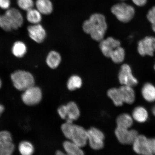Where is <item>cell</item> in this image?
I'll use <instances>...</instances> for the list:
<instances>
[{
    "label": "cell",
    "mask_w": 155,
    "mask_h": 155,
    "mask_svg": "<svg viewBox=\"0 0 155 155\" xmlns=\"http://www.w3.org/2000/svg\"><path fill=\"white\" fill-rule=\"evenodd\" d=\"M107 28L105 17L100 13L92 15L83 25L84 31L90 35L93 40L98 42L104 39Z\"/></svg>",
    "instance_id": "6da1fadb"
},
{
    "label": "cell",
    "mask_w": 155,
    "mask_h": 155,
    "mask_svg": "<svg viewBox=\"0 0 155 155\" xmlns=\"http://www.w3.org/2000/svg\"><path fill=\"white\" fill-rule=\"evenodd\" d=\"M24 24V18L20 12L15 8L7 9L0 15V28L5 31L17 30Z\"/></svg>",
    "instance_id": "7a4b0ae2"
},
{
    "label": "cell",
    "mask_w": 155,
    "mask_h": 155,
    "mask_svg": "<svg viewBox=\"0 0 155 155\" xmlns=\"http://www.w3.org/2000/svg\"><path fill=\"white\" fill-rule=\"evenodd\" d=\"M11 78L13 86L17 90L25 91L34 86V78L28 71L18 70L12 74Z\"/></svg>",
    "instance_id": "3957f363"
},
{
    "label": "cell",
    "mask_w": 155,
    "mask_h": 155,
    "mask_svg": "<svg viewBox=\"0 0 155 155\" xmlns=\"http://www.w3.org/2000/svg\"><path fill=\"white\" fill-rule=\"evenodd\" d=\"M111 11L116 18L123 23L130 22L135 14L134 8L125 3H118L114 5Z\"/></svg>",
    "instance_id": "277c9868"
},
{
    "label": "cell",
    "mask_w": 155,
    "mask_h": 155,
    "mask_svg": "<svg viewBox=\"0 0 155 155\" xmlns=\"http://www.w3.org/2000/svg\"><path fill=\"white\" fill-rule=\"evenodd\" d=\"M42 98V93L39 87L34 86L24 91L21 96L23 102L26 105L34 106L39 103Z\"/></svg>",
    "instance_id": "5b68a950"
},
{
    "label": "cell",
    "mask_w": 155,
    "mask_h": 155,
    "mask_svg": "<svg viewBox=\"0 0 155 155\" xmlns=\"http://www.w3.org/2000/svg\"><path fill=\"white\" fill-rule=\"evenodd\" d=\"M88 142L93 150H98L103 148L105 136L103 133L100 130L94 127H92L87 130Z\"/></svg>",
    "instance_id": "8992f818"
},
{
    "label": "cell",
    "mask_w": 155,
    "mask_h": 155,
    "mask_svg": "<svg viewBox=\"0 0 155 155\" xmlns=\"http://www.w3.org/2000/svg\"><path fill=\"white\" fill-rule=\"evenodd\" d=\"M115 135L119 142L125 145L132 144L138 136V133L134 129L117 127L115 130Z\"/></svg>",
    "instance_id": "52a82bcc"
},
{
    "label": "cell",
    "mask_w": 155,
    "mask_h": 155,
    "mask_svg": "<svg viewBox=\"0 0 155 155\" xmlns=\"http://www.w3.org/2000/svg\"><path fill=\"white\" fill-rule=\"evenodd\" d=\"M134 152L137 154L150 155L153 154L151 148L150 139L144 135H138L132 144Z\"/></svg>",
    "instance_id": "ba28073f"
},
{
    "label": "cell",
    "mask_w": 155,
    "mask_h": 155,
    "mask_svg": "<svg viewBox=\"0 0 155 155\" xmlns=\"http://www.w3.org/2000/svg\"><path fill=\"white\" fill-rule=\"evenodd\" d=\"M15 149L11 134L6 130L0 131V155L12 154Z\"/></svg>",
    "instance_id": "9c48e42d"
},
{
    "label": "cell",
    "mask_w": 155,
    "mask_h": 155,
    "mask_svg": "<svg viewBox=\"0 0 155 155\" xmlns=\"http://www.w3.org/2000/svg\"><path fill=\"white\" fill-rule=\"evenodd\" d=\"M118 79L122 85L133 87L138 84V81L134 76L130 66L127 64L121 66L118 75Z\"/></svg>",
    "instance_id": "30bf717a"
},
{
    "label": "cell",
    "mask_w": 155,
    "mask_h": 155,
    "mask_svg": "<svg viewBox=\"0 0 155 155\" xmlns=\"http://www.w3.org/2000/svg\"><path fill=\"white\" fill-rule=\"evenodd\" d=\"M70 140L81 148L84 147L88 142L87 130L81 126L73 124Z\"/></svg>",
    "instance_id": "8fae6325"
},
{
    "label": "cell",
    "mask_w": 155,
    "mask_h": 155,
    "mask_svg": "<svg viewBox=\"0 0 155 155\" xmlns=\"http://www.w3.org/2000/svg\"><path fill=\"white\" fill-rule=\"evenodd\" d=\"M137 51L142 57L153 56L155 52V37L152 36H146L139 41Z\"/></svg>",
    "instance_id": "7c38bea8"
},
{
    "label": "cell",
    "mask_w": 155,
    "mask_h": 155,
    "mask_svg": "<svg viewBox=\"0 0 155 155\" xmlns=\"http://www.w3.org/2000/svg\"><path fill=\"white\" fill-rule=\"evenodd\" d=\"M27 30L29 37L36 43H41L45 40L46 30L40 24L30 25L28 27Z\"/></svg>",
    "instance_id": "4fadbf2b"
},
{
    "label": "cell",
    "mask_w": 155,
    "mask_h": 155,
    "mask_svg": "<svg viewBox=\"0 0 155 155\" xmlns=\"http://www.w3.org/2000/svg\"><path fill=\"white\" fill-rule=\"evenodd\" d=\"M120 46L119 41L112 37L103 39L100 42L99 45L102 54L107 58H109L110 54L114 50Z\"/></svg>",
    "instance_id": "5bb4252c"
},
{
    "label": "cell",
    "mask_w": 155,
    "mask_h": 155,
    "mask_svg": "<svg viewBox=\"0 0 155 155\" xmlns=\"http://www.w3.org/2000/svg\"><path fill=\"white\" fill-rule=\"evenodd\" d=\"M67 118L66 120L73 123L80 117V111L78 106L74 102H70L66 104Z\"/></svg>",
    "instance_id": "9a60e30c"
},
{
    "label": "cell",
    "mask_w": 155,
    "mask_h": 155,
    "mask_svg": "<svg viewBox=\"0 0 155 155\" xmlns=\"http://www.w3.org/2000/svg\"><path fill=\"white\" fill-rule=\"evenodd\" d=\"M119 88L124 103L129 104H133L135 98V93L133 87L127 85H122Z\"/></svg>",
    "instance_id": "2e32d148"
},
{
    "label": "cell",
    "mask_w": 155,
    "mask_h": 155,
    "mask_svg": "<svg viewBox=\"0 0 155 155\" xmlns=\"http://www.w3.org/2000/svg\"><path fill=\"white\" fill-rule=\"evenodd\" d=\"M64 150L69 155H82L84 152L82 148L71 140L65 141L63 143Z\"/></svg>",
    "instance_id": "e0dca14e"
},
{
    "label": "cell",
    "mask_w": 155,
    "mask_h": 155,
    "mask_svg": "<svg viewBox=\"0 0 155 155\" xmlns=\"http://www.w3.org/2000/svg\"><path fill=\"white\" fill-rule=\"evenodd\" d=\"M61 61L60 54L55 51L49 52L46 58V63L48 66L52 69L57 68L60 65Z\"/></svg>",
    "instance_id": "ac0fdd59"
},
{
    "label": "cell",
    "mask_w": 155,
    "mask_h": 155,
    "mask_svg": "<svg viewBox=\"0 0 155 155\" xmlns=\"http://www.w3.org/2000/svg\"><path fill=\"white\" fill-rule=\"evenodd\" d=\"M35 5L36 9L42 15H49L53 11V4L50 0H37Z\"/></svg>",
    "instance_id": "d6986e66"
},
{
    "label": "cell",
    "mask_w": 155,
    "mask_h": 155,
    "mask_svg": "<svg viewBox=\"0 0 155 155\" xmlns=\"http://www.w3.org/2000/svg\"><path fill=\"white\" fill-rule=\"evenodd\" d=\"M141 94L145 100L149 102L155 101V87L150 83H146L143 86Z\"/></svg>",
    "instance_id": "ffe728a7"
},
{
    "label": "cell",
    "mask_w": 155,
    "mask_h": 155,
    "mask_svg": "<svg viewBox=\"0 0 155 155\" xmlns=\"http://www.w3.org/2000/svg\"><path fill=\"white\" fill-rule=\"evenodd\" d=\"M107 94L116 106H121L123 105L124 102L119 88H113L109 89L107 91Z\"/></svg>",
    "instance_id": "44dd1931"
},
{
    "label": "cell",
    "mask_w": 155,
    "mask_h": 155,
    "mask_svg": "<svg viewBox=\"0 0 155 155\" xmlns=\"http://www.w3.org/2000/svg\"><path fill=\"white\" fill-rule=\"evenodd\" d=\"M117 127L129 129L133 123V118L127 114L119 115L116 120Z\"/></svg>",
    "instance_id": "7402d4cb"
},
{
    "label": "cell",
    "mask_w": 155,
    "mask_h": 155,
    "mask_svg": "<svg viewBox=\"0 0 155 155\" xmlns=\"http://www.w3.org/2000/svg\"><path fill=\"white\" fill-rule=\"evenodd\" d=\"M147 110L142 107L138 106L134 110L132 113L133 119L140 123H144L148 118Z\"/></svg>",
    "instance_id": "603a6c76"
},
{
    "label": "cell",
    "mask_w": 155,
    "mask_h": 155,
    "mask_svg": "<svg viewBox=\"0 0 155 155\" xmlns=\"http://www.w3.org/2000/svg\"><path fill=\"white\" fill-rule=\"evenodd\" d=\"M27 51L26 45L24 42L17 41L15 42L12 48V52L15 57L21 58L24 57Z\"/></svg>",
    "instance_id": "cb8c5ba5"
},
{
    "label": "cell",
    "mask_w": 155,
    "mask_h": 155,
    "mask_svg": "<svg viewBox=\"0 0 155 155\" xmlns=\"http://www.w3.org/2000/svg\"><path fill=\"white\" fill-rule=\"evenodd\" d=\"M26 18L31 24H40L42 20V14L37 9L32 8L27 11Z\"/></svg>",
    "instance_id": "d4e9b609"
},
{
    "label": "cell",
    "mask_w": 155,
    "mask_h": 155,
    "mask_svg": "<svg viewBox=\"0 0 155 155\" xmlns=\"http://www.w3.org/2000/svg\"><path fill=\"white\" fill-rule=\"evenodd\" d=\"M125 50L120 46L111 52L109 58H111L114 63L119 64L123 62L125 59Z\"/></svg>",
    "instance_id": "484cf974"
},
{
    "label": "cell",
    "mask_w": 155,
    "mask_h": 155,
    "mask_svg": "<svg viewBox=\"0 0 155 155\" xmlns=\"http://www.w3.org/2000/svg\"><path fill=\"white\" fill-rule=\"evenodd\" d=\"M82 84V81L81 78L77 75H73L68 80L67 87L69 90L73 91L80 88Z\"/></svg>",
    "instance_id": "4316f807"
},
{
    "label": "cell",
    "mask_w": 155,
    "mask_h": 155,
    "mask_svg": "<svg viewBox=\"0 0 155 155\" xmlns=\"http://www.w3.org/2000/svg\"><path fill=\"white\" fill-rule=\"evenodd\" d=\"M18 149L19 152L23 155H31L34 152L33 145L29 141H24L20 143Z\"/></svg>",
    "instance_id": "83f0119b"
},
{
    "label": "cell",
    "mask_w": 155,
    "mask_h": 155,
    "mask_svg": "<svg viewBox=\"0 0 155 155\" xmlns=\"http://www.w3.org/2000/svg\"><path fill=\"white\" fill-rule=\"evenodd\" d=\"M17 2L21 9L26 11L33 8L34 5L33 0H17Z\"/></svg>",
    "instance_id": "f1b7e54d"
},
{
    "label": "cell",
    "mask_w": 155,
    "mask_h": 155,
    "mask_svg": "<svg viewBox=\"0 0 155 155\" xmlns=\"http://www.w3.org/2000/svg\"><path fill=\"white\" fill-rule=\"evenodd\" d=\"M73 123L66 122L61 126L62 131L65 137L68 140H70L71 129H72Z\"/></svg>",
    "instance_id": "f546056e"
},
{
    "label": "cell",
    "mask_w": 155,
    "mask_h": 155,
    "mask_svg": "<svg viewBox=\"0 0 155 155\" xmlns=\"http://www.w3.org/2000/svg\"><path fill=\"white\" fill-rule=\"evenodd\" d=\"M147 16V19L152 25L153 31L155 32V6L150 10Z\"/></svg>",
    "instance_id": "4dcf8cb0"
},
{
    "label": "cell",
    "mask_w": 155,
    "mask_h": 155,
    "mask_svg": "<svg viewBox=\"0 0 155 155\" xmlns=\"http://www.w3.org/2000/svg\"><path fill=\"white\" fill-rule=\"evenodd\" d=\"M58 114L61 119L66 120L67 118V112L66 105L60 106L58 109Z\"/></svg>",
    "instance_id": "1f68e13d"
},
{
    "label": "cell",
    "mask_w": 155,
    "mask_h": 155,
    "mask_svg": "<svg viewBox=\"0 0 155 155\" xmlns=\"http://www.w3.org/2000/svg\"><path fill=\"white\" fill-rule=\"evenodd\" d=\"M11 5V2L10 0H0V8L4 10L10 8Z\"/></svg>",
    "instance_id": "d6a6232c"
},
{
    "label": "cell",
    "mask_w": 155,
    "mask_h": 155,
    "mask_svg": "<svg viewBox=\"0 0 155 155\" xmlns=\"http://www.w3.org/2000/svg\"><path fill=\"white\" fill-rule=\"evenodd\" d=\"M134 3L137 6H144L146 4L147 0H132Z\"/></svg>",
    "instance_id": "836d02e7"
},
{
    "label": "cell",
    "mask_w": 155,
    "mask_h": 155,
    "mask_svg": "<svg viewBox=\"0 0 155 155\" xmlns=\"http://www.w3.org/2000/svg\"><path fill=\"white\" fill-rule=\"evenodd\" d=\"M151 148L153 154H155V138L150 139Z\"/></svg>",
    "instance_id": "e575fe53"
},
{
    "label": "cell",
    "mask_w": 155,
    "mask_h": 155,
    "mask_svg": "<svg viewBox=\"0 0 155 155\" xmlns=\"http://www.w3.org/2000/svg\"><path fill=\"white\" fill-rule=\"evenodd\" d=\"M5 110V107L3 106L0 104V116L3 113Z\"/></svg>",
    "instance_id": "d590c367"
},
{
    "label": "cell",
    "mask_w": 155,
    "mask_h": 155,
    "mask_svg": "<svg viewBox=\"0 0 155 155\" xmlns=\"http://www.w3.org/2000/svg\"><path fill=\"white\" fill-rule=\"evenodd\" d=\"M56 154L57 155H61L65 154L61 150H58L56 152Z\"/></svg>",
    "instance_id": "8d00e7d4"
},
{
    "label": "cell",
    "mask_w": 155,
    "mask_h": 155,
    "mask_svg": "<svg viewBox=\"0 0 155 155\" xmlns=\"http://www.w3.org/2000/svg\"><path fill=\"white\" fill-rule=\"evenodd\" d=\"M152 112L153 115L155 116V106L153 108Z\"/></svg>",
    "instance_id": "74e56055"
},
{
    "label": "cell",
    "mask_w": 155,
    "mask_h": 155,
    "mask_svg": "<svg viewBox=\"0 0 155 155\" xmlns=\"http://www.w3.org/2000/svg\"><path fill=\"white\" fill-rule=\"evenodd\" d=\"M2 83L1 79H0V88H1L2 86Z\"/></svg>",
    "instance_id": "f35d334b"
},
{
    "label": "cell",
    "mask_w": 155,
    "mask_h": 155,
    "mask_svg": "<svg viewBox=\"0 0 155 155\" xmlns=\"http://www.w3.org/2000/svg\"><path fill=\"white\" fill-rule=\"evenodd\" d=\"M154 69L155 71V65H154Z\"/></svg>",
    "instance_id": "ab89813d"
},
{
    "label": "cell",
    "mask_w": 155,
    "mask_h": 155,
    "mask_svg": "<svg viewBox=\"0 0 155 155\" xmlns=\"http://www.w3.org/2000/svg\"><path fill=\"white\" fill-rule=\"evenodd\" d=\"M122 1H124V0H122Z\"/></svg>",
    "instance_id": "60d3db41"
}]
</instances>
